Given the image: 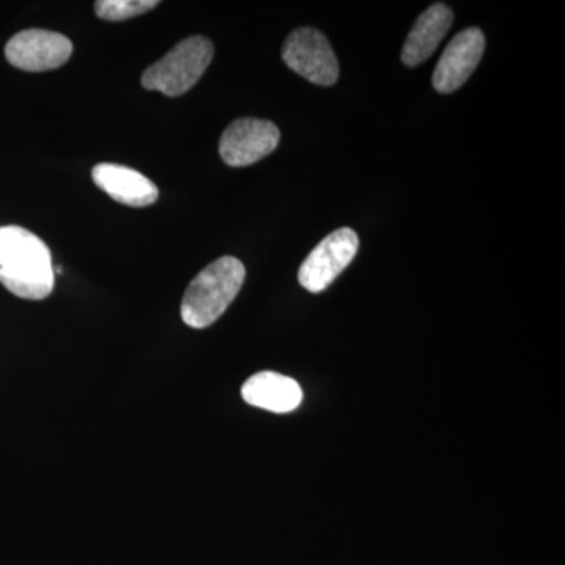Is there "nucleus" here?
I'll return each mask as SVG.
<instances>
[{
	"instance_id": "nucleus-12",
	"label": "nucleus",
	"mask_w": 565,
	"mask_h": 565,
	"mask_svg": "<svg viewBox=\"0 0 565 565\" xmlns=\"http://www.w3.org/2000/svg\"><path fill=\"white\" fill-rule=\"evenodd\" d=\"M158 6V0H98L95 2V13L104 21L117 22L148 13Z\"/></svg>"
},
{
	"instance_id": "nucleus-5",
	"label": "nucleus",
	"mask_w": 565,
	"mask_h": 565,
	"mask_svg": "<svg viewBox=\"0 0 565 565\" xmlns=\"http://www.w3.org/2000/svg\"><path fill=\"white\" fill-rule=\"evenodd\" d=\"M360 239L351 228L330 233L307 256L299 270V281L307 291H326L355 258Z\"/></svg>"
},
{
	"instance_id": "nucleus-2",
	"label": "nucleus",
	"mask_w": 565,
	"mask_h": 565,
	"mask_svg": "<svg viewBox=\"0 0 565 565\" xmlns=\"http://www.w3.org/2000/svg\"><path fill=\"white\" fill-rule=\"evenodd\" d=\"M245 267L234 256H222L204 267L189 285L181 303V318L192 329L212 326L243 289Z\"/></svg>"
},
{
	"instance_id": "nucleus-9",
	"label": "nucleus",
	"mask_w": 565,
	"mask_h": 565,
	"mask_svg": "<svg viewBox=\"0 0 565 565\" xmlns=\"http://www.w3.org/2000/svg\"><path fill=\"white\" fill-rule=\"evenodd\" d=\"M95 184L115 202L131 207H145L159 199V189L145 174L120 163H98L93 167Z\"/></svg>"
},
{
	"instance_id": "nucleus-1",
	"label": "nucleus",
	"mask_w": 565,
	"mask_h": 565,
	"mask_svg": "<svg viewBox=\"0 0 565 565\" xmlns=\"http://www.w3.org/2000/svg\"><path fill=\"white\" fill-rule=\"evenodd\" d=\"M0 282L20 299L50 297L55 286L50 247L22 226H0Z\"/></svg>"
},
{
	"instance_id": "nucleus-10",
	"label": "nucleus",
	"mask_w": 565,
	"mask_h": 565,
	"mask_svg": "<svg viewBox=\"0 0 565 565\" xmlns=\"http://www.w3.org/2000/svg\"><path fill=\"white\" fill-rule=\"evenodd\" d=\"M245 403L273 414H289L302 404L303 393L291 377L263 371L252 375L241 390Z\"/></svg>"
},
{
	"instance_id": "nucleus-8",
	"label": "nucleus",
	"mask_w": 565,
	"mask_h": 565,
	"mask_svg": "<svg viewBox=\"0 0 565 565\" xmlns=\"http://www.w3.org/2000/svg\"><path fill=\"white\" fill-rule=\"evenodd\" d=\"M484 50L486 36L479 29H465L457 33L435 66L433 76L435 90L446 95L462 87L481 62Z\"/></svg>"
},
{
	"instance_id": "nucleus-11",
	"label": "nucleus",
	"mask_w": 565,
	"mask_h": 565,
	"mask_svg": "<svg viewBox=\"0 0 565 565\" xmlns=\"http://www.w3.org/2000/svg\"><path fill=\"white\" fill-rule=\"evenodd\" d=\"M452 20L455 14L445 3H434L424 11L405 40L403 50L405 65L415 68L426 62L451 29Z\"/></svg>"
},
{
	"instance_id": "nucleus-4",
	"label": "nucleus",
	"mask_w": 565,
	"mask_h": 565,
	"mask_svg": "<svg viewBox=\"0 0 565 565\" xmlns=\"http://www.w3.org/2000/svg\"><path fill=\"white\" fill-rule=\"evenodd\" d=\"M282 61L308 82L330 87L340 76L337 55L322 32L311 28L294 31L282 46Z\"/></svg>"
},
{
	"instance_id": "nucleus-6",
	"label": "nucleus",
	"mask_w": 565,
	"mask_h": 565,
	"mask_svg": "<svg viewBox=\"0 0 565 565\" xmlns=\"http://www.w3.org/2000/svg\"><path fill=\"white\" fill-rule=\"evenodd\" d=\"M73 54V43L58 32L29 29L7 43L6 58L14 68L43 73L61 68Z\"/></svg>"
},
{
	"instance_id": "nucleus-3",
	"label": "nucleus",
	"mask_w": 565,
	"mask_h": 565,
	"mask_svg": "<svg viewBox=\"0 0 565 565\" xmlns=\"http://www.w3.org/2000/svg\"><path fill=\"white\" fill-rule=\"evenodd\" d=\"M214 57V44L202 35L189 36L167 52L141 76V85L147 90L161 92L163 95H184L202 79Z\"/></svg>"
},
{
	"instance_id": "nucleus-7",
	"label": "nucleus",
	"mask_w": 565,
	"mask_h": 565,
	"mask_svg": "<svg viewBox=\"0 0 565 565\" xmlns=\"http://www.w3.org/2000/svg\"><path fill=\"white\" fill-rule=\"evenodd\" d=\"M280 131L273 121L239 118L222 134L218 151L230 167H247L275 151Z\"/></svg>"
}]
</instances>
